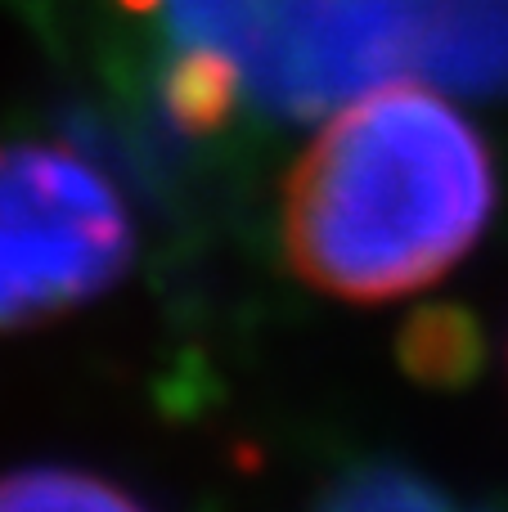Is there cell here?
Masks as SVG:
<instances>
[{
	"instance_id": "1",
	"label": "cell",
	"mask_w": 508,
	"mask_h": 512,
	"mask_svg": "<svg viewBox=\"0 0 508 512\" xmlns=\"http://www.w3.org/2000/svg\"><path fill=\"white\" fill-rule=\"evenodd\" d=\"M495 216V162L446 95L387 81L342 104L284 185V256L302 283L378 306L446 279Z\"/></svg>"
},
{
	"instance_id": "2",
	"label": "cell",
	"mask_w": 508,
	"mask_h": 512,
	"mask_svg": "<svg viewBox=\"0 0 508 512\" xmlns=\"http://www.w3.org/2000/svg\"><path fill=\"white\" fill-rule=\"evenodd\" d=\"M135 230L117 185L63 140H0V333L54 324L126 274Z\"/></svg>"
},
{
	"instance_id": "3",
	"label": "cell",
	"mask_w": 508,
	"mask_h": 512,
	"mask_svg": "<svg viewBox=\"0 0 508 512\" xmlns=\"http://www.w3.org/2000/svg\"><path fill=\"white\" fill-rule=\"evenodd\" d=\"M0 512H149L131 490L81 468H23L0 477Z\"/></svg>"
},
{
	"instance_id": "4",
	"label": "cell",
	"mask_w": 508,
	"mask_h": 512,
	"mask_svg": "<svg viewBox=\"0 0 508 512\" xmlns=\"http://www.w3.org/2000/svg\"><path fill=\"white\" fill-rule=\"evenodd\" d=\"M311 512H464L441 486L396 463L351 468L320 495Z\"/></svg>"
}]
</instances>
